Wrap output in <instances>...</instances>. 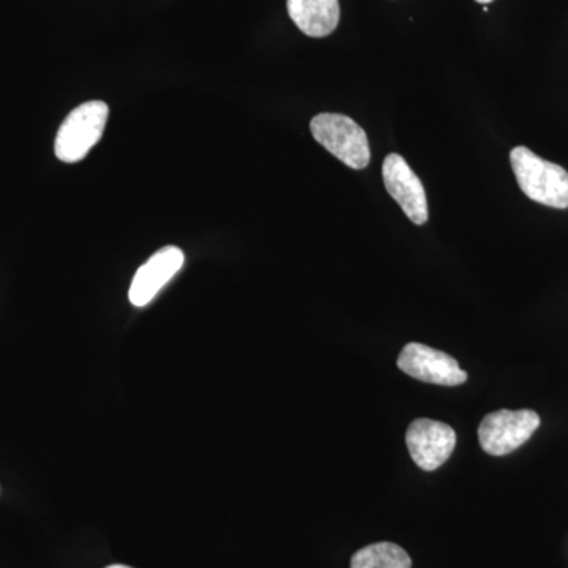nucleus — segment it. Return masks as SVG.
Masks as SVG:
<instances>
[{
  "label": "nucleus",
  "mask_w": 568,
  "mask_h": 568,
  "mask_svg": "<svg viewBox=\"0 0 568 568\" xmlns=\"http://www.w3.org/2000/svg\"><path fill=\"white\" fill-rule=\"evenodd\" d=\"M510 163L519 189L529 200L548 207H568V173L562 166L523 145L510 152Z\"/></svg>",
  "instance_id": "1"
},
{
  "label": "nucleus",
  "mask_w": 568,
  "mask_h": 568,
  "mask_svg": "<svg viewBox=\"0 0 568 568\" xmlns=\"http://www.w3.org/2000/svg\"><path fill=\"white\" fill-rule=\"evenodd\" d=\"M110 108L100 100L82 103L67 115L54 142V153L63 163H78L102 140Z\"/></svg>",
  "instance_id": "2"
},
{
  "label": "nucleus",
  "mask_w": 568,
  "mask_h": 568,
  "mask_svg": "<svg viewBox=\"0 0 568 568\" xmlns=\"http://www.w3.org/2000/svg\"><path fill=\"white\" fill-rule=\"evenodd\" d=\"M313 138L339 162L353 170H364L372 160L368 138L361 125L343 114L323 112L312 121Z\"/></svg>",
  "instance_id": "3"
},
{
  "label": "nucleus",
  "mask_w": 568,
  "mask_h": 568,
  "mask_svg": "<svg viewBox=\"0 0 568 568\" xmlns=\"http://www.w3.org/2000/svg\"><path fill=\"white\" fill-rule=\"evenodd\" d=\"M540 426L536 410L500 409L488 414L478 426L480 446L493 457H504L528 443Z\"/></svg>",
  "instance_id": "4"
},
{
  "label": "nucleus",
  "mask_w": 568,
  "mask_h": 568,
  "mask_svg": "<svg viewBox=\"0 0 568 568\" xmlns=\"http://www.w3.org/2000/svg\"><path fill=\"white\" fill-rule=\"evenodd\" d=\"M398 368L414 379L437 386H462L467 381V373L459 368L458 362L452 355L422 343H409L403 347Z\"/></svg>",
  "instance_id": "5"
},
{
  "label": "nucleus",
  "mask_w": 568,
  "mask_h": 568,
  "mask_svg": "<svg viewBox=\"0 0 568 568\" xmlns=\"http://www.w3.org/2000/svg\"><path fill=\"white\" fill-rule=\"evenodd\" d=\"M406 446L420 469L436 470L454 454L457 433L443 422L417 418L407 428Z\"/></svg>",
  "instance_id": "6"
},
{
  "label": "nucleus",
  "mask_w": 568,
  "mask_h": 568,
  "mask_svg": "<svg viewBox=\"0 0 568 568\" xmlns=\"http://www.w3.org/2000/svg\"><path fill=\"white\" fill-rule=\"evenodd\" d=\"M383 179L388 194L398 203L407 219L416 224L428 222V201L424 183L398 153H390L383 163Z\"/></svg>",
  "instance_id": "7"
},
{
  "label": "nucleus",
  "mask_w": 568,
  "mask_h": 568,
  "mask_svg": "<svg viewBox=\"0 0 568 568\" xmlns=\"http://www.w3.org/2000/svg\"><path fill=\"white\" fill-rule=\"evenodd\" d=\"M183 263H185V256L178 246H164L159 250L134 274L129 293L130 302L134 306L151 304L156 294L178 275Z\"/></svg>",
  "instance_id": "8"
},
{
  "label": "nucleus",
  "mask_w": 568,
  "mask_h": 568,
  "mask_svg": "<svg viewBox=\"0 0 568 568\" xmlns=\"http://www.w3.org/2000/svg\"><path fill=\"white\" fill-rule=\"evenodd\" d=\"M287 13L305 36L323 39L338 26L339 3L338 0H287Z\"/></svg>",
  "instance_id": "9"
},
{
  "label": "nucleus",
  "mask_w": 568,
  "mask_h": 568,
  "mask_svg": "<svg viewBox=\"0 0 568 568\" xmlns=\"http://www.w3.org/2000/svg\"><path fill=\"white\" fill-rule=\"evenodd\" d=\"M409 555L390 541L368 545L358 549L351 559V568H410Z\"/></svg>",
  "instance_id": "10"
},
{
  "label": "nucleus",
  "mask_w": 568,
  "mask_h": 568,
  "mask_svg": "<svg viewBox=\"0 0 568 568\" xmlns=\"http://www.w3.org/2000/svg\"><path fill=\"white\" fill-rule=\"evenodd\" d=\"M106 568H132V567L122 566V564H115V566H110V567H106Z\"/></svg>",
  "instance_id": "11"
},
{
  "label": "nucleus",
  "mask_w": 568,
  "mask_h": 568,
  "mask_svg": "<svg viewBox=\"0 0 568 568\" xmlns=\"http://www.w3.org/2000/svg\"><path fill=\"white\" fill-rule=\"evenodd\" d=\"M476 2L478 3H485V6H487V3H491L493 0H476Z\"/></svg>",
  "instance_id": "12"
}]
</instances>
